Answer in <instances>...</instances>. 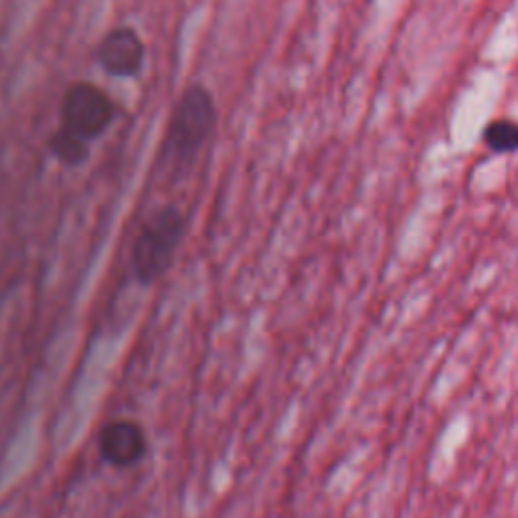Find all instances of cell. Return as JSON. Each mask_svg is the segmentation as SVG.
<instances>
[{
    "label": "cell",
    "mask_w": 518,
    "mask_h": 518,
    "mask_svg": "<svg viewBox=\"0 0 518 518\" xmlns=\"http://www.w3.org/2000/svg\"><path fill=\"white\" fill-rule=\"evenodd\" d=\"M49 152L65 166H81L90 158V142L75 136L65 128H57L47 140Z\"/></svg>",
    "instance_id": "cell-6"
},
{
    "label": "cell",
    "mask_w": 518,
    "mask_h": 518,
    "mask_svg": "<svg viewBox=\"0 0 518 518\" xmlns=\"http://www.w3.org/2000/svg\"><path fill=\"white\" fill-rule=\"evenodd\" d=\"M118 114V104L100 85L90 81H77L71 83L63 94L59 108V126L83 140L94 142L110 130Z\"/></svg>",
    "instance_id": "cell-3"
},
{
    "label": "cell",
    "mask_w": 518,
    "mask_h": 518,
    "mask_svg": "<svg viewBox=\"0 0 518 518\" xmlns=\"http://www.w3.org/2000/svg\"><path fill=\"white\" fill-rule=\"evenodd\" d=\"M185 227L187 219L177 205H162L146 219L130 251V268L138 284L150 286L168 272Z\"/></svg>",
    "instance_id": "cell-2"
},
{
    "label": "cell",
    "mask_w": 518,
    "mask_h": 518,
    "mask_svg": "<svg viewBox=\"0 0 518 518\" xmlns=\"http://www.w3.org/2000/svg\"><path fill=\"white\" fill-rule=\"evenodd\" d=\"M484 144L496 154H510L518 150V122L494 120L484 128Z\"/></svg>",
    "instance_id": "cell-7"
},
{
    "label": "cell",
    "mask_w": 518,
    "mask_h": 518,
    "mask_svg": "<svg viewBox=\"0 0 518 518\" xmlns=\"http://www.w3.org/2000/svg\"><path fill=\"white\" fill-rule=\"evenodd\" d=\"M98 452L112 468L128 470L146 458L148 438L140 423L132 419H112L100 431Z\"/></svg>",
    "instance_id": "cell-5"
},
{
    "label": "cell",
    "mask_w": 518,
    "mask_h": 518,
    "mask_svg": "<svg viewBox=\"0 0 518 518\" xmlns=\"http://www.w3.org/2000/svg\"><path fill=\"white\" fill-rule=\"evenodd\" d=\"M217 120L213 94L203 83H191L170 112L158 162L177 172L189 170L211 140Z\"/></svg>",
    "instance_id": "cell-1"
},
{
    "label": "cell",
    "mask_w": 518,
    "mask_h": 518,
    "mask_svg": "<svg viewBox=\"0 0 518 518\" xmlns=\"http://www.w3.org/2000/svg\"><path fill=\"white\" fill-rule=\"evenodd\" d=\"M146 45L134 27L110 29L96 49V61L104 73L116 79H132L142 73Z\"/></svg>",
    "instance_id": "cell-4"
}]
</instances>
